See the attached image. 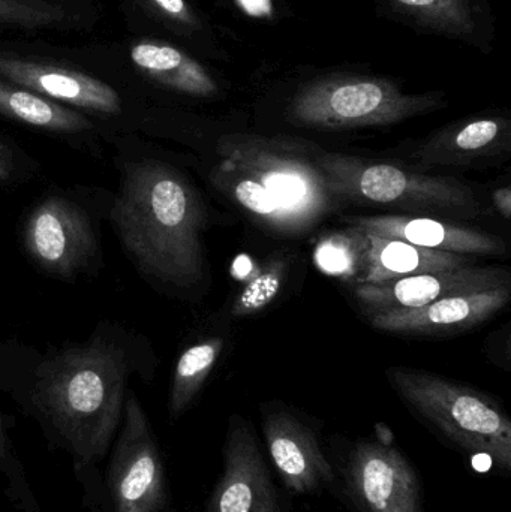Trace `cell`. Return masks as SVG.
Masks as SVG:
<instances>
[{
	"label": "cell",
	"instance_id": "1",
	"mask_svg": "<svg viewBox=\"0 0 511 512\" xmlns=\"http://www.w3.org/2000/svg\"><path fill=\"white\" fill-rule=\"evenodd\" d=\"M156 367L149 340L114 321L62 346L0 342V391L74 459L80 481L98 477L113 447L129 381H152Z\"/></svg>",
	"mask_w": 511,
	"mask_h": 512
},
{
	"label": "cell",
	"instance_id": "2",
	"mask_svg": "<svg viewBox=\"0 0 511 512\" xmlns=\"http://www.w3.org/2000/svg\"><path fill=\"white\" fill-rule=\"evenodd\" d=\"M119 186L108 221L135 270L156 288L191 291L206 277L203 198L185 171L138 135H111Z\"/></svg>",
	"mask_w": 511,
	"mask_h": 512
},
{
	"label": "cell",
	"instance_id": "3",
	"mask_svg": "<svg viewBox=\"0 0 511 512\" xmlns=\"http://www.w3.org/2000/svg\"><path fill=\"white\" fill-rule=\"evenodd\" d=\"M321 147L264 135H225L210 182L273 233L299 236L339 206L318 165Z\"/></svg>",
	"mask_w": 511,
	"mask_h": 512
},
{
	"label": "cell",
	"instance_id": "4",
	"mask_svg": "<svg viewBox=\"0 0 511 512\" xmlns=\"http://www.w3.org/2000/svg\"><path fill=\"white\" fill-rule=\"evenodd\" d=\"M386 375L402 402L443 441L510 472L511 421L497 400L425 370L390 367Z\"/></svg>",
	"mask_w": 511,
	"mask_h": 512
},
{
	"label": "cell",
	"instance_id": "5",
	"mask_svg": "<svg viewBox=\"0 0 511 512\" xmlns=\"http://www.w3.org/2000/svg\"><path fill=\"white\" fill-rule=\"evenodd\" d=\"M110 197L102 189H48L21 222L24 254L54 279L75 282L95 276L104 264L102 224Z\"/></svg>",
	"mask_w": 511,
	"mask_h": 512
},
{
	"label": "cell",
	"instance_id": "6",
	"mask_svg": "<svg viewBox=\"0 0 511 512\" xmlns=\"http://www.w3.org/2000/svg\"><path fill=\"white\" fill-rule=\"evenodd\" d=\"M318 165L339 203L371 204L416 213L476 218V192L450 177H435L393 162L321 150Z\"/></svg>",
	"mask_w": 511,
	"mask_h": 512
},
{
	"label": "cell",
	"instance_id": "7",
	"mask_svg": "<svg viewBox=\"0 0 511 512\" xmlns=\"http://www.w3.org/2000/svg\"><path fill=\"white\" fill-rule=\"evenodd\" d=\"M0 78L32 90L101 123L110 135L137 131L143 110L134 93L81 62L36 50L35 45L0 44Z\"/></svg>",
	"mask_w": 511,
	"mask_h": 512
},
{
	"label": "cell",
	"instance_id": "8",
	"mask_svg": "<svg viewBox=\"0 0 511 512\" xmlns=\"http://www.w3.org/2000/svg\"><path fill=\"white\" fill-rule=\"evenodd\" d=\"M444 105L440 93L410 95L386 78L330 75L303 86L288 105V119L312 129L389 126Z\"/></svg>",
	"mask_w": 511,
	"mask_h": 512
},
{
	"label": "cell",
	"instance_id": "9",
	"mask_svg": "<svg viewBox=\"0 0 511 512\" xmlns=\"http://www.w3.org/2000/svg\"><path fill=\"white\" fill-rule=\"evenodd\" d=\"M102 480L101 512H167L164 462L149 417L132 388Z\"/></svg>",
	"mask_w": 511,
	"mask_h": 512
},
{
	"label": "cell",
	"instance_id": "10",
	"mask_svg": "<svg viewBox=\"0 0 511 512\" xmlns=\"http://www.w3.org/2000/svg\"><path fill=\"white\" fill-rule=\"evenodd\" d=\"M347 489L362 512H423L422 487L398 448L362 441L347 463Z\"/></svg>",
	"mask_w": 511,
	"mask_h": 512
},
{
	"label": "cell",
	"instance_id": "11",
	"mask_svg": "<svg viewBox=\"0 0 511 512\" xmlns=\"http://www.w3.org/2000/svg\"><path fill=\"white\" fill-rule=\"evenodd\" d=\"M207 512H279L278 495L248 421L233 415L224 450V472Z\"/></svg>",
	"mask_w": 511,
	"mask_h": 512
},
{
	"label": "cell",
	"instance_id": "12",
	"mask_svg": "<svg viewBox=\"0 0 511 512\" xmlns=\"http://www.w3.org/2000/svg\"><path fill=\"white\" fill-rule=\"evenodd\" d=\"M510 286L501 267H467L414 274L377 285H354V297L368 310L413 309L444 297Z\"/></svg>",
	"mask_w": 511,
	"mask_h": 512
},
{
	"label": "cell",
	"instance_id": "13",
	"mask_svg": "<svg viewBox=\"0 0 511 512\" xmlns=\"http://www.w3.org/2000/svg\"><path fill=\"white\" fill-rule=\"evenodd\" d=\"M510 286L441 298L413 309L368 310L372 327L387 333L437 334L468 330L488 321L510 301Z\"/></svg>",
	"mask_w": 511,
	"mask_h": 512
},
{
	"label": "cell",
	"instance_id": "14",
	"mask_svg": "<svg viewBox=\"0 0 511 512\" xmlns=\"http://www.w3.org/2000/svg\"><path fill=\"white\" fill-rule=\"evenodd\" d=\"M264 439L270 459L291 492L306 495L335 480L315 433L288 411L264 415Z\"/></svg>",
	"mask_w": 511,
	"mask_h": 512
},
{
	"label": "cell",
	"instance_id": "15",
	"mask_svg": "<svg viewBox=\"0 0 511 512\" xmlns=\"http://www.w3.org/2000/svg\"><path fill=\"white\" fill-rule=\"evenodd\" d=\"M345 221L366 233L432 251L467 256H500L507 252L506 242L500 237L428 216H351Z\"/></svg>",
	"mask_w": 511,
	"mask_h": 512
},
{
	"label": "cell",
	"instance_id": "16",
	"mask_svg": "<svg viewBox=\"0 0 511 512\" xmlns=\"http://www.w3.org/2000/svg\"><path fill=\"white\" fill-rule=\"evenodd\" d=\"M123 65L135 80L176 95L212 98L218 93L213 75L188 51L155 36L138 35L123 50Z\"/></svg>",
	"mask_w": 511,
	"mask_h": 512
},
{
	"label": "cell",
	"instance_id": "17",
	"mask_svg": "<svg viewBox=\"0 0 511 512\" xmlns=\"http://www.w3.org/2000/svg\"><path fill=\"white\" fill-rule=\"evenodd\" d=\"M511 123L501 116L473 117L426 138L414 153L422 167H464L509 152Z\"/></svg>",
	"mask_w": 511,
	"mask_h": 512
},
{
	"label": "cell",
	"instance_id": "18",
	"mask_svg": "<svg viewBox=\"0 0 511 512\" xmlns=\"http://www.w3.org/2000/svg\"><path fill=\"white\" fill-rule=\"evenodd\" d=\"M0 116L18 125L86 146L95 143L99 137H111L110 132L92 117L2 78Z\"/></svg>",
	"mask_w": 511,
	"mask_h": 512
},
{
	"label": "cell",
	"instance_id": "19",
	"mask_svg": "<svg viewBox=\"0 0 511 512\" xmlns=\"http://www.w3.org/2000/svg\"><path fill=\"white\" fill-rule=\"evenodd\" d=\"M366 233V231H365ZM368 252L365 268L356 285H377L414 274L455 270L470 265L467 255L423 249L401 240L366 233Z\"/></svg>",
	"mask_w": 511,
	"mask_h": 512
},
{
	"label": "cell",
	"instance_id": "20",
	"mask_svg": "<svg viewBox=\"0 0 511 512\" xmlns=\"http://www.w3.org/2000/svg\"><path fill=\"white\" fill-rule=\"evenodd\" d=\"M222 337H206L200 342L192 343L180 354L174 367L173 382H171L168 411L171 418H179L188 411L201 388L206 384L212 370L215 369L222 351Z\"/></svg>",
	"mask_w": 511,
	"mask_h": 512
},
{
	"label": "cell",
	"instance_id": "21",
	"mask_svg": "<svg viewBox=\"0 0 511 512\" xmlns=\"http://www.w3.org/2000/svg\"><path fill=\"white\" fill-rule=\"evenodd\" d=\"M86 9L53 5L33 0H0V35L3 33L51 32L77 30L87 26Z\"/></svg>",
	"mask_w": 511,
	"mask_h": 512
},
{
	"label": "cell",
	"instance_id": "22",
	"mask_svg": "<svg viewBox=\"0 0 511 512\" xmlns=\"http://www.w3.org/2000/svg\"><path fill=\"white\" fill-rule=\"evenodd\" d=\"M366 252L365 231L348 225L345 230L324 234L315 245L314 258L324 273L356 285L365 268Z\"/></svg>",
	"mask_w": 511,
	"mask_h": 512
},
{
	"label": "cell",
	"instance_id": "23",
	"mask_svg": "<svg viewBox=\"0 0 511 512\" xmlns=\"http://www.w3.org/2000/svg\"><path fill=\"white\" fill-rule=\"evenodd\" d=\"M398 11L417 23L456 38H468L476 29L471 0H392Z\"/></svg>",
	"mask_w": 511,
	"mask_h": 512
},
{
	"label": "cell",
	"instance_id": "24",
	"mask_svg": "<svg viewBox=\"0 0 511 512\" xmlns=\"http://www.w3.org/2000/svg\"><path fill=\"white\" fill-rule=\"evenodd\" d=\"M290 268L287 256H273L261 264L255 276L243 286L234 298L231 313L237 318L251 316L266 309L284 286L285 276Z\"/></svg>",
	"mask_w": 511,
	"mask_h": 512
},
{
	"label": "cell",
	"instance_id": "25",
	"mask_svg": "<svg viewBox=\"0 0 511 512\" xmlns=\"http://www.w3.org/2000/svg\"><path fill=\"white\" fill-rule=\"evenodd\" d=\"M0 475L8 484L9 498L20 510L26 512L38 511L32 487L27 478L26 469L15 451L14 444L8 435V424L5 415L0 412Z\"/></svg>",
	"mask_w": 511,
	"mask_h": 512
},
{
	"label": "cell",
	"instance_id": "26",
	"mask_svg": "<svg viewBox=\"0 0 511 512\" xmlns=\"http://www.w3.org/2000/svg\"><path fill=\"white\" fill-rule=\"evenodd\" d=\"M134 11L146 15L147 23H158L177 35H191L200 21L186 0H134Z\"/></svg>",
	"mask_w": 511,
	"mask_h": 512
},
{
	"label": "cell",
	"instance_id": "27",
	"mask_svg": "<svg viewBox=\"0 0 511 512\" xmlns=\"http://www.w3.org/2000/svg\"><path fill=\"white\" fill-rule=\"evenodd\" d=\"M39 165L14 141L0 135V188L20 185L35 176Z\"/></svg>",
	"mask_w": 511,
	"mask_h": 512
},
{
	"label": "cell",
	"instance_id": "28",
	"mask_svg": "<svg viewBox=\"0 0 511 512\" xmlns=\"http://www.w3.org/2000/svg\"><path fill=\"white\" fill-rule=\"evenodd\" d=\"M495 209L503 215L504 219H509L511 215V191L509 186L498 189L494 192Z\"/></svg>",
	"mask_w": 511,
	"mask_h": 512
},
{
	"label": "cell",
	"instance_id": "29",
	"mask_svg": "<svg viewBox=\"0 0 511 512\" xmlns=\"http://www.w3.org/2000/svg\"><path fill=\"white\" fill-rule=\"evenodd\" d=\"M240 5L251 15L270 14V0H239Z\"/></svg>",
	"mask_w": 511,
	"mask_h": 512
},
{
	"label": "cell",
	"instance_id": "30",
	"mask_svg": "<svg viewBox=\"0 0 511 512\" xmlns=\"http://www.w3.org/2000/svg\"><path fill=\"white\" fill-rule=\"evenodd\" d=\"M375 435H377L378 441L381 445H386V447H390L395 442V436H393L392 430L389 427L384 426V424H377L375 426Z\"/></svg>",
	"mask_w": 511,
	"mask_h": 512
},
{
	"label": "cell",
	"instance_id": "31",
	"mask_svg": "<svg viewBox=\"0 0 511 512\" xmlns=\"http://www.w3.org/2000/svg\"><path fill=\"white\" fill-rule=\"evenodd\" d=\"M33 2L53 3V5L77 6L84 0H33Z\"/></svg>",
	"mask_w": 511,
	"mask_h": 512
}]
</instances>
